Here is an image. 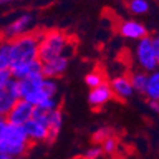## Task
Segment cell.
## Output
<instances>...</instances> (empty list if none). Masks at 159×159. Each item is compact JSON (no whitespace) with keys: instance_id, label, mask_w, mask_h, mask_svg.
<instances>
[{"instance_id":"obj_1","label":"cell","mask_w":159,"mask_h":159,"mask_svg":"<svg viewBox=\"0 0 159 159\" xmlns=\"http://www.w3.org/2000/svg\"><path fill=\"white\" fill-rule=\"evenodd\" d=\"M73 46L70 37L62 30H48L42 32L39 37L38 47V59L42 63L48 62L51 59L59 56H71Z\"/></svg>"},{"instance_id":"obj_2","label":"cell","mask_w":159,"mask_h":159,"mask_svg":"<svg viewBox=\"0 0 159 159\" xmlns=\"http://www.w3.org/2000/svg\"><path fill=\"white\" fill-rule=\"evenodd\" d=\"M30 145L32 144L24 126L13 125L9 123L7 124L3 138L0 140V153L7 154L14 159H20L28 153Z\"/></svg>"},{"instance_id":"obj_3","label":"cell","mask_w":159,"mask_h":159,"mask_svg":"<svg viewBox=\"0 0 159 159\" xmlns=\"http://www.w3.org/2000/svg\"><path fill=\"white\" fill-rule=\"evenodd\" d=\"M41 33L29 32L10 41L11 66L27 63L38 59V47Z\"/></svg>"},{"instance_id":"obj_4","label":"cell","mask_w":159,"mask_h":159,"mask_svg":"<svg viewBox=\"0 0 159 159\" xmlns=\"http://www.w3.org/2000/svg\"><path fill=\"white\" fill-rule=\"evenodd\" d=\"M134 56L138 66L142 71L149 73L158 70V53L154 48L152 37H144L139 39L135 44Z\"/></svg>"},{"instance_id":"obj_5","label":"cell","mask_w":159,"mask_h":159,"mask_svg":"<svg viewBox=\"0 0 159 159\" xmlns=\"http://www.w3.org/2000/svg\"><path fill=\"white\" fill-rule=\"evenodd\" d=\"M33 119L41 121L42 124H44L48 128V133H49L48 134V143L54 140L63 126V112L59 107L56 110H52V111L34 107Z\"/></svg>"},{"instance_id":"obj_6","label":"cell","mask_w":159,"mask_h":159,"mask_svg":"<svg viewBox=\"0 0 159 159\" xmlns=\"http://www.w3.org/2000/svg\"><path fill=\"white\" fill-rule=\"evenodd\" d=\"M34 24V16L30 13L20 14L11 23H9L4 29V37L8 41H11L14 38L24 35L30 32Z\"/></svg>"},{"instance_id":"obj_7","label":"cell","mask_w":159,"mask_h":159,"mask_svg":"<svg viewBox=\"0 0 159 159\" xmlns=\"http://www.w3.org/2000/svg\"><path fill=\"white\" fill-rule=\"evenodd\" d=\"M33 111H34V106L20 98L8 112V115L5 116V120L7 123L13 125L24 126V124H27L33 117Z\"/></svg>"},{"instance_id":"obj_8","label":"cell","mask_w":159,"mask_h":159,"mask_svg":"<svg viewBox=\"0 0 159 159\" xmlns=\"http://www.w3.org/2000/svg\"><path fill=\"white\" fill-rule=\"evenodd\" d=\"M119 34L125 39L138 42L139 39L148 35V29L143 23L134 20V19H128L119 24Z\"/></svg>"},{"instance_id":"obj_9","label":"cell","mask_w":159,"mask_h":159,"mask_svg":"<svg viewBox=\"0 0 159 159\" xmlns=\"http://www.w3.org/2000/svg\"><path fill=\"white\" fill-rule=\"evenodd\" d=\"M70 57L68 56H59L48 62L42 63V73L46 78H58L61 77L68 68Z\"/></svg>"},{"instance_id":"obj_10","label":"cell","mask_w":159,"mask_h":159,"mask_svg":"<svg viewBox=\"0 0 159 159\" xmlns=\"http://www.w3.org/2000/svg\"><path fill=\"white\" fill-rule=\"evenodd\" d=\"M24 130L28 135L30 144L48 143V134H49L48 128L41 121H38L32 117L27 124H24Z\"/></svg>"},{"instance_id":"obj_11","label":"cell","mask_w":159,"mask_h":159,"mask_svg":"<svg viewBox=\"0 0 159 159\" xmlns=\"http://www.w3.org/2000/svg\"><path fill=\"white\" fill-rule=\"evenodd\" d=\"M112 96L117 97L119 100H126V98L131 97L134 95V89L130 84L129 76H116L111 80L109 84Z\"/></svg>"},{"instance_id":"obj_12","label":"cell","mask_w":159,"mask_h":159,"mask_svg":"<svg viewBox=\"0 0 159 159\" xmlns=\"http://www.w3.org/2000/svg\"><path fill=\"white\" fill-rule=\"evenodd\" d=\"M9 71L11 73L13 78L18 80V81H20V80L27 78L29 76L41 75L42 73V62L39 61V59H35V61L27 62V63L14 65V66H10Z\"/></svg>"},{"instance_id":"obj_13","label":"cell","mask_w":159,"mask_h":159,"mask_svg":"<svg viewBox=\"0 0 159 159\" xmlns=\"http://www.w3.org/2000/svg\"><path fill=\"white\" fill-rule=\"evenodd\" d=\"M112 92L109 86V84H102L100 86H97L95 89H91L89 92V104L95 107V109H100L105 104H107L111 98H112Z\"/></svg>"},{"instance_id":"obj_14","label":"cell","mask_w":159,"mask_h":159,"mask_svg":"<svg viewBox=\"0 0 159 159\" xmlns=\"http://www.w3.org/2000/svg\"><path fill=\"white\" fill-rule=\"evenodd\" d=\"M143 95L148 100L159 101V70H155L148 73L147 85L143 91Z\"/></svg>"},{"instance_id":"obj_15","label":"cell","mask_w":159,"mask_h":159,"mask_svg":"<svg viewBox=\"0 0 159 159\" xmlns=\"http://www.w3.org/2000/svg\"><path fill=\"white\" fill-rule=\"evenodd\" d=\"M18 100L19 98H16L14 95H11L7 89L0 91V116L5 117Z\"/></svg>"},{"instance_id":"obj_16","label":"cell","mask_w":159,"mask_h":159,"mask_svg":"<svg viewBox=\"0 0 159 159\" xmlns=\"http://www.w3.org/2000/svg\"><path fill=\"white\" fill-rule=\"evenodd\" d=\"M10 66H11L10 41L2 39L0 41V70H9Z\"/></svg>"},{"instance_id":"obj_17","label":"cell","mask_w":159,"mask_h":159,"mask_svg":"<svg viewBox=\"0 0 159 159\" xmlns=\"http://www.w3.org/2000/svg\"><path fill=\"white\" fill-rule=\"evenodd\" d=\"M147 78H148V73L144 71H135L131 75H129V80L130 84L134 89V92H140L143 93L145 85H147Z\"/></svg>"},{"instance_id":"obj_18","label":"cell","mask_w":159,"mask_h":159,"mask_svg":"<svg viewBox=\"0 0 159 159\" xmlns=\"http://www.w3.org/2000/svg\"><path fill=\"white\" fill-rule=\"evenodd\" d=\"M149 0H128V10L134 15H144L149 11Z\"/></svg>"},{"instance_id":"obj_19","label":"cell","mask_w":159,"mask_h":159,"mask_svg":"<svg viewBox=\"0 0 159 159\" xmlns=\"http://www.w3.org/2000/svg\"><path fill=\"white\" fill-rule=\"evenodd\" d=\"M85 82H86V85H87L90 89H95V87H97V86L105 84V76H104V73H102L101 71L95 70V71L89 72V73L85 76Z\"/></svg>"},{"instance_id":"obj_20","label":"cell","mask_w":159,"mask_h":159,"mask_svg":"<svg viewBox=\"0 0 159 159\" xmlns=\"http://www.w3.org/2000/svg\"><path fill=\"white\" fill-rule=\"evenodd\" d=\"M100 147H101L104 154L114 155L119 150V140H117V138L115 135H111L107 139H105V140L100 144Z\"/></svg>"},{"instance_id":"obj_21","label":"cell","mask_w":159,"mask_h":159,"mask_svg":"<svg viewBox=\"0 0 159 159\" xmlns=\"http://www.w3.org/2000/svg\"><path fill=\"white\" fill-rule=\"evenodd\" d=\"M42 89L44 91V93L47 95V97H56V95L58 93V82L54 78H46L42 82Z\"/></svg>"},{"instance_id":"obj_22","label":"cell","mask_w":159,"mask_h":159,"mask_svg":"<svg viewBox=\"0 0 159 159\" xmlns=\"http://www.w3.org/2000/svg\"><path fill=\"white\" fill-rule=\"evenodd\" d=\"M111 135H114V131H112L111 128H109V126L98 128V129L93 133V135H92V142H93L95 144L100 145V144L105 140V139H107V138L111 136Z\"/></svg>"},{"instance_id":"obj_23","label":"cell","mask_w":159,"mask_h":159,"mask_svg":"<svg viewBox=\"0 0 159 159\" xmlns=\"http://www.w3.org/2000/svg\"><path fill=\"white\" fill-rule=\"evenodd\" d=\"M102 154H104V153H102L101 147L98 145V144H96V145H93V147L86 149V152H85L84 155H82V159H98Z\"/></svg>"},{"instance_id":"obj_24","label":"cell","mask_w":159,"mask_h":159,"mask_svg":"<svg viewBox=\"0 0 159 159\" xmlns=\"http://www.w3.org/2000/svg\"><path fill=\"white\" fill-rule=\"evenodd\" d=\"M35 107H39V109H43V110H47V111H52V110H56L58 109V101L56 97H49V98H46L44 101H42L38 106Z\"/></svg>"},{"instance_id":"obj_25","label":"cell","mask_w":159,"mask_h":159,"mask_svg":"<svg viewBox=\"0 0 159 159\" xmlns=\"http://www.w3.org/2000/svg\"><path fill=\"white\" fill-rule=\"evenodd\" d=\"M11 73L9 70H0V91L4 90L11 81Z\"/></svg>"},{"instance_id":"obj_26","label":"cell","mask_w":159,"mask_h":159,"mask_svg":"<svg viewBox=\"0 0 159 159\" xmlns=\"http://www.w3.org/2000/svg\"><path fill=\"white\" fill-rule=\"evenodd\" d=\"M149 109L153 112L159 114V101L158 100H149Z\"/></svg>"},{"instance_id":"obj_27","label":"cell","mask_w":159,"mask_h":159,"mask_svg":"<svg viewBox=\"0 0 159 159\" xmlns=\"http://www.w3.org/2000/svg\"><path fill=\"white\" fill-rule=\"evenodd\" d=\"M152 41H153V44H154V48L159 56V33H157L154 37H152Z\"/></svg>"},{"instance_id":"obj_28","label":"cell","mask_w":159,"mask_h":159,"mask_svg":"<svg viewBox=\"0 0 159 159\" xmlns=\"http://www.w3.org/2000/svg\"><path fill=\"white\" fill-rule=\"evenodd\" d=\"M0 159H14V158H11V157H9L7 154H2V153H0Z\"/></svg>"},{"instance_id":"obj_29","label":"cell","mask_w":159,"mask_h":159,"mask_svg":"<svg viewBox=\"0 0 159 159\" xmlns=\"http://www.w3.org/2000/svg\"><path fill=\"white\" fill-rule=\"evenodd\" d=\"M11 2H15V0H0V3H11Z\"/></svg>"},{"instance_id":"obj_30","label":"cell","mask_w":159,"mask_h":159,"mask_svg":"<svg viewBox=\"0 0 159 159\" xmlns=\"http://www.w3.org/2000/svg\"><path fill=\"white\" fill-rule=\"evenodd\" d=\"M158 70H159V56H158Z\"/></svg>"},{"instance_id":"obj_31","label":"cell","mask_w":159,"mask_h":159,"mask_svg":"<svg viewBox=\"0 0 159 159\" xmlns=\"http://www.w3.org/2000/svg\"><path fill=\"white\" fill-rule=\"evenodd\" d=\"M158 150H159V144H158Z\"/></svg>"}]
</instances>
